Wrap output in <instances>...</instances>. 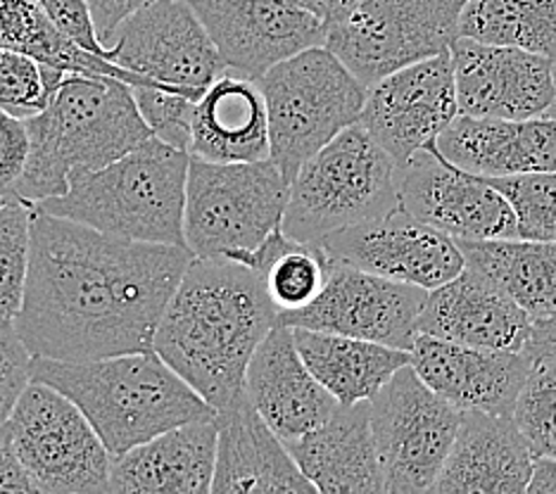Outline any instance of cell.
Listing matches in <instances>:
<instances>
[{"label":"cell","instance_id":"1","mask_svg":"<svg viewBox=\"0 0 556 494\" xmlns=\"http://www.w3.org/2000/svg\"><path fill=\"white\" fill-rule=\"evenodd\" d=\"M195 255L34 207L27 295L15 321L34 357L93 362L153 350L162 312Z\"/></svg>","mask_w":556,"mask_h":494},{"label":"cell","instance_id":"2","mask_svg":"<svg viewBox=\"0 0 556 494\" xmlns=\"http://www.w3.org/2000/svg\"><path fill=\"white\" fill-rule=\"evenodd\" d=\"M278 316L245 264L193 257L162 312L153 350L219 411L245 395L252 354Z\"/></svg>","mask_w":556,"mask_h":494},{"label":"cell","instance_id":"3","mask_svg":"<svg viewBox=\"0 0 556 494\" xmlns=\"http://www.w3.org/2000/svg\"><path fill=\"white\" fill-rule=\"evenodd\" d=\"M27 126L29 162L12 198L31 205L65 195L77 176L108 167L153 136L131 84L105 74L67 72Z\"/></svg>","mask_w":556,"mask_h":494},{"label":"cell","instance_id":"4","mask_svg":"<svg viewBox=\"0 0 556 494\" xmlns=\"http://www.w3.org/2000/svg\"><path fill=\"white\" fill-rule=\"evenodd\" d=\"M34 380L65 392L93 423L112 456L176 426L217 418V409L155 350L93 362L34 357Z\"/></svg>","mask_w":556,"mask_h":494},{"label":"cell","instance_id":"5","mask_svg":"<svg viewBox=\"0 0 556 494\" xmlns=\"http://www.w3.org/2000/svg\"><path fill=\"white\" fill-rule=\"evenodd\" d=\"M188 167L191 152L150 136L108 167L77 176L65 195L34 207L110 236L186 248Z\"/></svg>","mask_w":556,"mask_h":494},{"label":"cell","instance_id":"6","mask_svg":"<svg viewBox=\"0 0 556 494\" xmlns=\"http://www.w3.org/2000/svg\"><path fill=\"white\" fill-rule=\"evenodd\" d=\"M400 205V164L362 124H352L302 164L281 226L300 243H319Z\"/></svg>","mask_w":556,"mask_h":494},{"label":"cell","instance_id":"7","mask_svg":"<svg viewBox=\"0 0 556 494\" xmlns=\"http://www.w3.org/2000/svg\"><path fill=\"white\" fill-rule=\"evenodd\" d=\"M269 107L271 160L295 179L302 164L359 124L369 86L326 46L300 50L260 76Z\"/></svg>","mask_w":556,"mask_h":494},{"label":"cell","instance_id":"8","mask_svg":"<svg viewBox=\"0 0 556 494\" xmlns=\"http://www.w3.org/2000/svg\"><path fill=\"white\" fill-rule=\"evenodd\" d=\"M290 181L269 160L207 162L191 155L184 233L195 257H229L257 248L283 224Z\"/></svg>","mask_w":556,"mask_h":494},{"label":"cell","instance_id":"9","mask_svg":"<svg viewBox=\"0 0 556 494\" xmlns=\"http://www.w3.org/2000/svg\"><path fill=\"white\" fill-rule=\"evenodd\" d=\"M8 423L36 492H110L115 456L65 392L31 380Z\"/></svg>","mask_w":556,"mask_h":494},{"label":"cell","instance_id":"10","mask_svg":"<svg viewBox=\"0 0 556 494\" xmlns=\"http://www.w3.org/2000/svg\"><path fill=\"white\" fill-rule=\"evenodd\" d=\"M466 0H359L331 24L326 48L366 86L416 62L450 53Z\"/></svg>","mask_w":556,"mask_h":494},{"label":"cell","instance_id":"11","mask_svg":"<svg viewBox=\"0 0 556 494\" xmlns=\"http://www.w3.org/2000/svg\"><path fill=\"white\" fill-rule=\"evenodd\" d=\"M462 416L424 383L412 364L388 380L371 400V428L388 494L433 492Z\"/></svg>","mask_w":556,"mask_h":494},{"label":"cell","instance_id":"12","mask_svg":"<svg viewBox=\"0 0 556 494\" xmlns=\"http://www.w3.org/2000/svg\"><path fill=\"white\" fill-rule=\"evenodd\" d=\"M110 60L148 84L195 96L226 69L217 43L188 0H157L126 17L110 41Z\"/></svg>","mask_w":556,"mask_h":494},{"label":"cell","instance_id":"13","mask_svg":"<svg viewBox=\"0 0 556 494\" xmlns=\"http://www.w3.org/2000/svg\"><path fill=\"white\" fill-rule=\"evenodd\" d=\"M426 297L428 290L419 286L336 264L317 300L278 319L293 328L362 338L412 352Z\"/></svg>","mask_w":556,"mask_h":494},{"label":"cell","instance_id":"14","mask_svg":"<svg viewBox=\"0 0 556 494\" xmlns=\"http://www.w3.org/2000/svg\"><path fill=\"white\" fill-rule=\"evenodd\" d=\"M317 245L333 264L355 266L424 290L445 286L466 266L457 238L416 219L402 205L386 217L326 236Z\"/></svg>","mask_w":556,"mask_h":494},{"label":"cell","instance_id":"15","mask_svg":"<svg viewBox=\"0 0 556 494\" xmlns=\"http://www.w3.org/2000/svg\"><path fill=\"white\" fill-rule=\"evenodd\" d=\"M402 207L457 240L518 238L516 214L485 176L462 169L438 150H424L400 169Z\"/></svg>","mask_w":556,"mask_h":494},{"label":"cell","instance_id":"16","mask_svg":"<svg viewBox=\"0 0 556 494\" xmlns=\"http://www.w3.org/2000/svg\"><path fill=\"white\" fill-rule=\"evenodd\" d=\"M457 114L462 112L452 55L442 53L369 86L359 124L402 169L416 152L435 143Z\"/></svg>","mask_w":556,"mask_h":494},{"label":"cell","instance_id":"17","mask_svg":"<svg viewBox=\"0 0 556 494\" xmlns=\"http://www.w3.org/2000/svg\"><path fill=\"white\" fill-rule=\"evenodd\" d=\"M224 65L252 79L300 50L326 46L328 27L298 0H188Z\"/></svg>","mask_w":556,"mask_h":494},{"label":"cell","instance_id":"18","mask_svg":"<svg viewBox=\"0 0 556 494\" xmlns=\"http://www.w3.org/2000/svg\"><path fill=\"white\" fill-rule=\"evenodd\" d=\"M459 112L471 117H547L556 100V62L523 48L457 36L450 46Z\"/></svg>","mask_w":556,"mask_h":494},{"label":"cell","instance_id":"19","mask_svg":"<svg viewBox=\"0 0 556 494\" xmlns=\"http://www.w3.org/2000/svg\"><path fill=\"white\" fill-rule=\"evenodd\" d=\"M412 366L428 388L459 411L511 416L533 357L526 350L471 347L419 333Z\"/></svg>","mask_w":556,"mask_h":494},{"label":"cell","instance_id":"20","mask_svg":"<svg viewBox=\"0 0 556 494\" xmlns=\"http://www.w3.org/2000/svg\"><path fill=\"white\" fill-rule=\"evenodd\" d=\"M245 392L252 407L286 445L326 423L340 407V402L307 369L295 345L293 328L281 319L252 354Z\"/></svg>","mask_w":556,"mask_h":494},{"label":"cell","instance_id":"21","mask_svg":"<svg viewBox=\"0 0 556 494\" xmlns=\"http://www.w3.org/2000/svg\"><path fill=\"white\" fill-rule=\"evenodd\" d=\"M533 316L485 274L464 266L459 276L428 290L419 333L490 350H526Z\"/></svg>","mask_w":556,"mask_h":494},{"label":"cell","instance_id":"22","mask_svg":"<svg viewBox=\"0 0 556 494\" xmlns=\"http://www.w3.org/2000/svg\"><path fill=\"white\" fill-rule=\"evenodd\" d=\"M217 428L212 494L317 492L309 478L300 471L286 442L252 407L248 392L217 411Z\"/></svg>","mask_w":556,"mask_h":494},{"label":"cell","instance_id":"23","mask_svg":"<svg viewBox=\"0 0 556 494\" xmlns=\"http://www.w3.org/2000/svg\"><path fill=\"white\" fill-rule=\"evenodd\" d=\"M217 418L164 430L112 459V494H207L217 466Z\"/></svg>","mask_w":556,"mask_h":494},{"label":"cell","instance_id":"24","mask_svg":"<svg viewBox=\"0 0 556 494\" xmlns=\"http://www.w3.org/2000/svg\"><path fill=\"white\" fill-rule=\"evenodd\" d=\"M535 456L511 416L464 411L457 440L438 478V494L528 492Z\"/></svg>","mask_w":556,"mask_h":494},{"label":"cell","instance_id":"25","mask_svg":"<svg viewBox=\"0 0 556 494\" xmlns=\"http://www.w3.org/2000/svg\"><path fill=\"white\" fill-rule=\"evenodd\" d=\"M191 155L231 164L271 157L267 98L257 79L226 67L200 96Z\"/></svg>","mask_w":556,"mask_h":494},{"label":"cell","instance_id":"26","mask_svg":"<svg viewBox=\"0 0 556 494\" xmlns=\"http://www.w3.org/2000/svg\"><path fill=\"white\" fill-rule=\"evenodd\" d=\"M288 449L317 492L376 494L386 492L383 468L371 428V402L340 407Z\"/></svg>","mask_w":556,"mask_h":494},{"label":"cell","instance_id":"27","mask_svg":"<svg viewBox=\"0 0 556 494\" xmlns=\"http://www.w3.org/2000/svg\"><path fill=\"white\" fill-rule=\"evenodd\" d=\"M435 143L450 162L480 176L556 169V117L495 119L457 114Z\"/></svg>","mask_w":556,"mask_h":494},{"label":"cell","instance_id":"28","mask_svg":"<svg viewBox=\"0 0 556 494\" xmlns=\"http://www.w3.org/2000/svg\"><path fill=\"white\" fill-rule=\"evenodd\" d=\"M293 335L307 369L343 407L371 402L402 366L412 364V352L381 342L312 328H293Z\"/></svg>","mask_w":556,"mask_h":494},{"label":"cell","instance_id":"29","mask_svg":"<svg viewBox=\"0 0 556 494\" xmlns=\"http://www.w3.org/2000/svg\"><path fill=\"white\" fill-rule=\"evenodd\" d=\"M466 266L485 274L514 302L540 319L556 312V240H457Z\"/></svg>","mask_w":556,"mask_h":494},{"label":"cell","instance_id":"30","mask_svg":"<svg viewBox=\"0 0 556 494\" xmlns=\"http://www.w3.org/2000/svg\"><path fill=\"white\" fill-rule=\"evenodd\" d=\"M0 48L77 74H105L126 84H148L115 62L96 55L62 31L36 0H0Z\"/></svg>","mask_w":556,"mask_h":494},{"label":"cell","instance_id":"31","mask_svg":"<svg viewBox=\"0 0 556 494\" xmlns=\"http://www.w3.org/2000/svg\"><path fill=\"white\" fill-rule=\"evenodd\" d=\"M459 36L556 62V0H466Z\"/></svg>","mask_w":556,"mask_h":494},{"label":"cell","instance_id":"32","mask_svg":"<svg viewBox=\"0 0 556 494\" xmlns=\"http://www.w3.org/2000/svg\"><path fill=\"white\" fill-rule=\"evenodd\" d=\"M333 262L317 243H300L290 238L271 264L260 274L264 288L276 304L278 314L298 312L319 297Z\"/></svg>","mask_w":556,"mask_h":494},{"label":"cell","instance_id":"33","mask_svg":"<svg viewBox=\"0 0 556 494\" xmlns=\"http://www.w3.org/2000/svg\"><path fill=\"white\" fill-rule=\"evenodd\" d=\"M34 205L10 198L0 207V326L15 324L27 295Z\"/></svg>","mask_w":556,"mask_h":494},{"label":"cell","instance_id":"34","mask_svg":"<svg viewBox=\"0 0 556 494\" xmlns=\"http://www.w3.org/2000/svg\"><path fill=\"white\" fill-rule=\"evenodd\" d=\"M511 418L535 459H556V357L533 359Z\"/></svg>","mask_w":556,"mask_h":494},{"label":"cell","instance_id":"35","mask_svg":"<svg viewBox=\"0 0 556 494\" xmlns=\"http://www.w3.org/2000/svg\"><path fill=\"white\" fill-rule=\"evenodd\" d=\"M509 200L518 238L556 240V169L485 176Z\"/></svg>","mask_w":556,"mask_h":494},{"label":"cell","instance_id":"36","mask_svg":"<svg viewBox=\"0 0 556 494\" xmlns=\"http://www.w3.org/2000/svg\"><path fill=\"white\" fill-rule=\"evenodd\" d=\"M131 93L150 134L172 148L191 152L193 119L200 96L157 84H134Z\"/></svg>","mask_w":556,"mask_h":494},{"label":"cell","instance_id":"37","mask_svg":"<svg viewBox=\"0 0 556 494\" xmlns=\"http://www.w3.org/2000/svg\"><path fill=\"white\" fill-rule=\"evenodd\" d=\"M53 98L39 60L0 48V107L20 119L43 112Z\"/></svg>","mask_w":556,"mask_h":494},{"label":"cell","instance_id":"38","mask_svg":"<svg viewBox=\"0 0 556 494\" xmlns=\"http://www.w3.org/2000/svg\"><path fill=\"white\" fill-rule=\"evenodd\" d=\"M31 380L34 354L24 345L15 324L0 326V423L10 421Z\"/></svg>","mask_w":556,"mask_h":494},{"label":"cell","instance_id":"39","mask_svg":"<svg viewBox=\"0 0 556 494\" xmlns=\"http://www.w3.org/2000/svg\"><path fill=\"white\" fill-rule=\"evenodd\" d=\"M31 136L27 119L0 107V193L12 198V190L20 183L29 162Z\"/></svg>","mask_w":556,"mask_h":494},{"label":"cell","instance_id":"40","mask_svg":"<svg viewBox=\"0 0 556 494\" xmlns=\"http://www.w3.org/2000/svg\"><path fill=\"white\" fill-rule=\"evenodd\" d=\"M58 27L96 55L110 60V48L100 41L96 22L86 0H36Z\"/></svg>","mask_w":556,"mask_h":494},{"label":"cell","instance_id":"41","mask_svg":"<svg viewBox=\"0 0 556 494\" xmlns=\"http://www.w3.org/2000/svg\"><path fill=\"white\" fill-rule=\"evenodd\" d=\"M36 492L31 478L24 468L10 423H0V494H24Z\"/></svg>","mask_w":556,"mask_h":494},{"label":"cell","instance_id":"42","mask_svg":"<svg viewBox=\"0 0 556 494\" xmlns=\"http://www.w3.org/2000/svg\"><path fill=\"white\" fill-rule=\"evenodd\" d=\"M86 3L91 8L100 41L110 46L112 36H115L117 27L126 17L134 15V12L141 8L157 3V0H86Z\"/></svg>","mask_w":556,"mask_h":494},{"label":"cell","instance_id":"43","mask_svg":"<svg viewBox=\"0 0 556 494\" xmlns=\"http://www.w3.org/2000/svg\"><path fill=\"white\" fill-rule=\"evenodd\" d=\"M530 357H556V312L533 321V333L526 345Z\"/></svg>","mask_w":556,"mask_h":494},{"label":"cell","instance_id":"44","mask_svg":"<svg viewBox=\"0 0 556 494\" xmlns=\"http://www.w3.org/2000/svg\"><path fill=\"white\" fill-rule=\"evenodd\" d=\"M302 8H307L312 15H317L326 27H331L338 20L350 15L357 8L359 0H298Z\"/></svg>","mask_w":556,"mask_h":494},{"label":"cell","instance_id":"45","mask_svg":"<svg viewBox=\"0 0 556 494\" xmlns=\"http://www.w3.org/2000/svg\"><path fill=\"white\" fill-rule=\"evenodd\" d=\"M530 494H556V459H535L533 478L528 485Z\"/></svg>","mask_w":556,"mask_h":494},{"label":"cell","instance_id":"46","mask_svg":"<svg viewBox=\"0 0 556 494\" xmlns=\"http://www.w3.org/2000/svg\"><path fill=\"white\" fill-rule=\"evenodd\" d=\"M554 86H556V69H554ZM547 117H556V100H554V107H552V112L547 114Z\"/></svg>","mask_w":556,"mask_h":494},{"label":"cell","instance_id":"47","mask_svg":"<svg viewBox=\"0 0 556 494\" xmlns=\"http://www.w3.org/2000/svg\"><path fill=\"white\" fill-rule=\"evenodd\" d=\"M8 200H10V195H5V193H0V207H3Z\"/></svg>","mask_w":556,"mask_h":494}]
</instances>
